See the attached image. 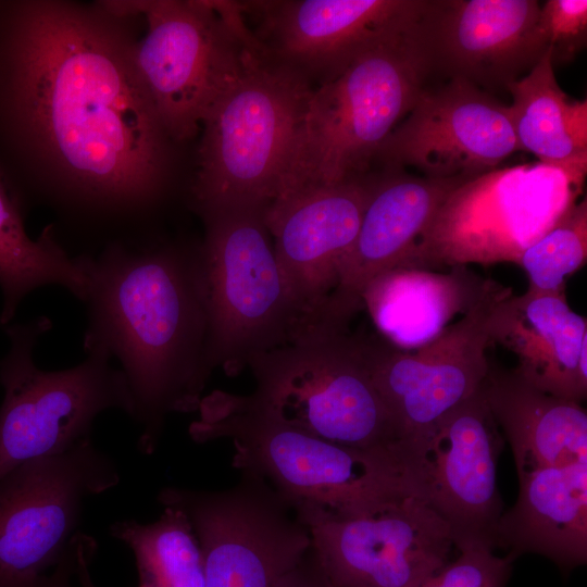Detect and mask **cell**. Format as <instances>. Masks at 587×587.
Instances as JSON below:
<instances>
[{"label": "cell", "instance_id": "cell-1", "mask_svg": "<svg viewBox=\"0 0 587 587\" xmlns=\"http://www.w3.org/2000/svg\"><path fill=\"white\" fill-rule=\"evenodd\" d=\"M60 1L8 5L0 114L39 166L42 191L72 215L137 223L167 192L173 141L115 16Z\"/></svg>", "mask_w": 587, "mask_h": 587}, {"label": "cell", "instance_id": "cell-2", "mask_svg": "<svg viewBox=\"0 0 587 587\" xmlns=\"http://www.w3.org/2000/svg\"><path fill=\"white\" fill-rule=\"evenodd\" d=\"M80 262L87 289L84 350L121 363L151 454L165 419L199 409L214 367L201 242L113 243Z\"/></svg>", "mask_w": 587, "mask_h": 587}, {"label": "cell", "instance_id": "cell-3", "mask_svg": "<svg viewBox=\"0 0 587 587\" xmlns=\"http://www.w3.org/2000/svg\"><path fill=\"white\" fill-rule=\"evenodd\" d=\"M198 411L191 436L230 440L233 465L270 484L304 526L425 499L421 469L407 448L363 449L310 436L270 419L245 395L222 390L203 397Z\"/></svg>", "mask_w": 587, "mask_h": 587}, {"label": "cell", "instance_id": "cell-4", "mask_svg": "<svg viewBox=\"0 0 587 587\" xmlns=\"http://www.w3.org/2000/svg\"><path fill=\"white\" fill-rule=\"evenodd\" d=\"M413 25L370 48L312 91L272 202L373 172L383 142L415 105L430 76Z\"/></svg>", "mask_w": 587, "mask_h": 587}, {"label": "cell", "instance_id": "cell-5", "mask_svg": "<svg viewBox=\"0 0 587 587\" xmlns=\"http://www.w3.org/2000/svg\"><path fill=\"white\" fill-rule=\"evenodd\" d=\"M248 366L255 389L246 399L277 423L345 446L408 449L348 326L311 327Z\"/></svg>", "mask_w": 587, "mask_h": 587}, {"label": "cell", "instance_id": "cell-6", "mask_svg": "<svg viewBox=\"0 0 587 587\" xmlns=\"http://www.w3.org/2000/svg\"><path fill=\"white\" fill-rule=\"evenodd\" d=\"M264 204L200 210L210 316V360L228 376L294 341L313 321L297 304L277 262Z\"/></svg>", "mask_w": 587, "mask_h": 587}, {"label": "cell", "instance_id": "cell-7", "mask_svg": "<svg viewBox=\"0 0 587 587\" xmlns=\"http://www.w3.org/2000/svg\"><path fill=\"white\" fill-rule=\"evenodd\" d=\"M314 88L263 52L247 51L238 82L202 121L190 186L196 212L236 204L268 205Z\"/></svg>", "mask_w": 587, "mask_h": 587}, {"label": "cell", "instance_id": "cell-8", "mask_svg": "<svg viewBox=\"0 0 587 587\" xmlns=\"http://www.w3.org/2000/svg\"><path fill=\"white\" fill-rule=\"evenodd\" d=\"M585 177L540 162L496 168L455 187L396 266L519 263L578 200Z\"/></svg>", "mask_w": 587, "mask_h": 587}, {"label": "cell", "instance_id": "cell-9", "mask_svg": "<svg viewBox=\"0 0 587 587\" xmlns=\"http://www.w3.org/2000/svg\"><path fill=\"white\" fill-rule=\"evenodd\" d=\"M51 326L46 316L5 326L10 348L0 361V478L27 461L90 439L93 421L105 410L132 415L125 376L107 353L85 351L83 362L61 371L36 366L35 346Z\"/></svg>", "mask_w": 587, "mask_h": 587}, {"label": "cell", "instance_id": "cell-10", "mask_svg": "<svg viewBox=\"0 0 587 587\" xmlns=\"http://www.w3.org/2000/svg\"><path fill=\"white\" fill-rule=\"evenodd\" d=\"M110 9L121 17L146 15L135 70L170 138H192L240 78L249 50L210 0L111 1Z\"/></svg>", "mask_w": 587, "mask_h": 587}, {"label": "cell", "instance_id": "cell-11", "mask_svg": "<svg viewBox=\"0 0 587 587\" xmlns=\"http://www.w3.org/2000/svg\"><path fill=\"white\" fill-rule=\"evenodd\" d=\"M91 438L27 461L0 478V587H26L55 566L79 533L85 501L120 482Z\"/></svg>", "mask_w": 587, "mask_h": 587}, {"label": "cell", "instance_id": "cell-12", "mask_svg": "<svg viewBox=\"0 0 587 587\" xmlns=\"http://www.w3.org/2000/svg\"><path fill=\"white\" fill-rule=\"evenodd\" d=\"M224 490L163 488L162 505L182 510L200 544L204 587H275L311 548V536L263 478L250 473Z\"/></svg>", "mask_w": 587, "mask_h": 587}, {"label": "cell", "instance_id": "cell-13", "mask_svg": "<svg viewBox=\"0 0 587 587\" xmlns=\"http://www.w3.org/2000/svg\"><path fill=\"white\" fill-rule=\"evenodd\" d=\"M510 290L500 285L436 339L414 350L361 335L373 383L416 459L437 421L485 379L490 364L486 352L494 345L491 309Z\"/></svg>", "mask_w": 587, "mask_h": 587}, {"label": "cell", "instance_id": "cell-14", "mask_svg": "<svg viewBox=\"0 0 587 587\" xmlns=\"http://www.w3.org/2000/svg\"><path fill=\"white\" fill-rule=\"evenodd\" d=\"M520 151L510 111L463 79L426 87L383 142L375 165L444 180L466 182Z\"/></svg>", "mask_w": 587, "mask_h": 587}, {"label": "cell", "instance_id": "cell-15", "mask_svg": "<svg viewBox=\"0 0 587 587\" xmlns=\"http://www.w3.org/2000/svg\"><path fill=\"white\" fill-rule=\"evenodd\" d=\"M424 0L239 1L272 61L314 89L334 79L370 48L408 30Z\"/></svg>", "mask_w": 587, "mask_h": 587}, {"label": "cell", "instance_id": "cell-16", "mask_svg": "<svg viewBox=\"0 0 587 587\" xmlns=\"http://www.w3.org/2000/svg\"><path fill=\"white\" fill-rule=\"evenodd\" d=\"M539 17L536 0H424L412 35L429 75L507 89L547 51Z\"/></svg>", "mask_w": 587, "mask_h": 587}, {"label": "cell", "instance_id": "cell-17", "mask_svg": "<svg viewBox=\"0 0 587 587\" xmlns=\"http://www.w3.org/2000/svg\"><path fill=\"white\" fill-rule=\"evenodd\" d=\"M307 528L334 587H419L449 562L455 548L448 524L421 497L370 516Z\"/></svg>", "mask_w": 587, "mask_h": 587}, {"label": "cell", "instance_id": "cell-18", "mask_svg": "<svg viewBox=\"0 0 587 587\" xmlns=\"http://www.w3.org/2000/svg\"><path fill=\"white\" fill-rule=\"evenodd\" d=\"M503 442L480 385L437 421L419 450L425 500L448 524L455 548L482 544L496 549L503 513L497 486Z\"/></svg>", "mask_w": 587, "mask_h": 587}, {"label": "cell", "instance_id": "cell-19", "mask_svg": "<svg viewBox=\"0 0 587 587\" xmlns=\"http://www.w3.org/2000/svg\"><path fill=\"white\" fill-rule=\"evenodd\" d=\"M377 171L339 185L270 203L264 213L283 276L297 304L321 325L337 285L338 264L351 247Z\"/></svg>", "mask_w": 587, "mask_h": 587}, {"label": "cell", "instance_id": "cell-20", "mask_svg": "<svg viewBox=\"0 0 587 587\" xmlns=\"http://www.w3.org/2000/svg\"><path fill=\"white\" fill-rule=\"evenodd\" d=\"M462 183L377 171L358 234L338 264L337 285L326 301L322 323L348 326L363 308L367 285L398 265L447 196Z\"/></svg>", "mask_w": 587, "mask_h": 587}, {"label": "cell", "instance_id": "cell-21", "mask_svg": "<svg viewBox=\"0 0 587 587\" xmlns=\"http://www.w3.org/2000/svg\"><path fill=\"white\" fill-rule=\"evenodd\" d=\"M490 334L517 357L514 371L532 386L582 403L587 397V320L565 294L525 291L501 296L490 313Z\"/></svg>", "mask_w": 587, "mask_h": 587}, {"label": "cell", "instance_id": "cell-22", "mask_svg": "<svg viewBox=\"0 0 587 587\" xmlns=\"http://www.w3.org/2000/svg\"><path fill=\"white\" fill-rule=\"evenodd\" d=\"M500 284L469 266L449 272L395 266L375 277L362 295L379 337L397 349L414 350L436 339Z\"/></svg>", "mask_w": 587, "mask_h": 587}, {"label": "cell", "instance_id": "cell-23", "mask_svg": "<svg viewBox=\"0 0 587 587\" xmlns=\"http://www.w3.org/2000/svg\"><path fill=\"white\" fill-rule=\"evenodd\" d=\"M519 476L515 504L503 512L496 548L514 559L536 553L563 572L587 561V463L535 470Z\"/></svg>", "mask_w": 587, "mask_h": 587}, {"label": "cell", "instance_id": "cell-24", "mask_svg": "<svg viewBox=\"0 0 587 587\" xmlns=\"http://www.w3.org/2000/svg\"><path fill=\"white\" fill-rule=\"evenodd\" d=\"M482 390L512 449L517 475L587 463V412L582 403L546 394L514 369L494 364Z\"/></svg>", "mask_w": 587, "mask_h": 587}, {"label": "cell", "instance_id": "cell-25", "mask_svg": "<svg viewBox=\"0 0 587 587\" xmlns=\"http://www.w3.org/2000/svg\"><path fill=\"white\" fill-rule=\"evenodd\" d=\"M508 105L520 151L577 176L587 172V101L559 86L547 50L530 71L509 84Z\"/></svg>", "mask_w": 587, "mask_h": 587}, {"label": "cell", "instance_id": "cell-26", "mask_svg": "<svg viewBox=\"0 0 587 587\" xmlns=\"http://www.w3.org/2000/svg\"><path fill=\"white\" fill-rule=\"evenodd\" d=\"M59 285L83 301L87 277L80 262L57 240L51 227L38 240L28 237L18 199L0 177V325L5 327L33 290Z\"/></svg>", "mask_w": 587, "mask_h": 587}, {"label": "cell", "instance_id": "cell-27", "mask_svg": "<svg viewBox=\"0 0 587 587\" xmlns=\"http://www.w3.org/2000/svg\"><path fill=\"white\" fill-rule=\"evenodd\" d=\"M151 523L116 521L110 535L133 552L139 583L151 587H204L202 551L192 525L179 509L163 505Z\"/></svg>", "mask_w": 587, "mask_h": 587}, {"label": "cell", "instance_id": "cell-28", "mask_svg": "<svg viewBox=\"0 0 587 587\" xmlns=\"http://www.w3.org/2000/svg\"><path fill=\"white\" fill-rule=\"evenodd\" d=\"M587 261V199L577 201L546 234L522 253L526 291L565 294L567 278Z\"/></svg>", "mask_w": 587, "mask_h": 587}, {"label": "cell", "instance_id": "cell-29", "mask_svg": "<svg viewBox=\"0 0 587 587\" xmlns=\"http://www.w3.org/2000/svg\"><path fill=\"white\" fill-rule=\"evenodd\" d=\"M459 555L419 587H507L514 558L498 557L495 550L470 544L457 548Z\"/></svg>", "mask_w": 587, "mask_h": 587}, {"label": "cell", "instance_id": "cell-30", "mask_svg": "<svg viewBox=\"0 0 587 587\" xmlns=\"http://www.w3.org/2000/svg\"><path fill=\"white\" fill-rule=\"evenodd\" d=\"M540 30L552 65L566 64L587 41V1L548 0L540 7Z\"/></svg>", "mask_w": 587, "mask_h": 587}, {"label": "cell", "instance_id": "cell-31", "mask_svg": "<svg viewBox=\"0 0 587 587\" xmlns=\"http://www.w3.org/2000/svg\"><path fill=\"white\" fill-rule=\"evenodd\" d=\"M275 587H334L320 566L312 548L277 582Z\"/></svg>", "mask_w": 587, "mask_h": 587}, {"label": "cell", "instance_id": "cell-32", "mask_svg": "<svg viewBox=\"0 0 587 587\" xmlns=\"http://www.w3.org/2000/svg\"><path fill=\"white\" fill-rule=\"evenodd\" d=\"M77 552V536L50 574H42L26 587H73Z\"/></svg>", "mask_w": 587, "mask_h": 587}, {"label": "cell", "instance_id": "cell-33", "mask_svg": "<svg viewBox=\"0 0 587 587\" xmlns=\"http://www.w3.org/2000/svg\"><path fill=\"white\" fill-rule=\"evenodd\" d=\"M96 549L93 538L80 533L77 540L75 575L82 587H95L90 576V563Z\"/></svg>", "mask_w": 587, "mask_h": 587}, {"label": "cell", "instance_id": "cell-34", "mask_svg": "<svg viewBox=\"0 0 587 587\" xmlns=\"http://www.w3.org/2000/svg\"><path fill=\"white\" fill-rule=\"evenodd\" d=\"M138 587H151V586H149V585H147V584H145V583H139V586H138Z\"/></svg>", "mask_w": 587, "mask_h": 587}]
</instances>
